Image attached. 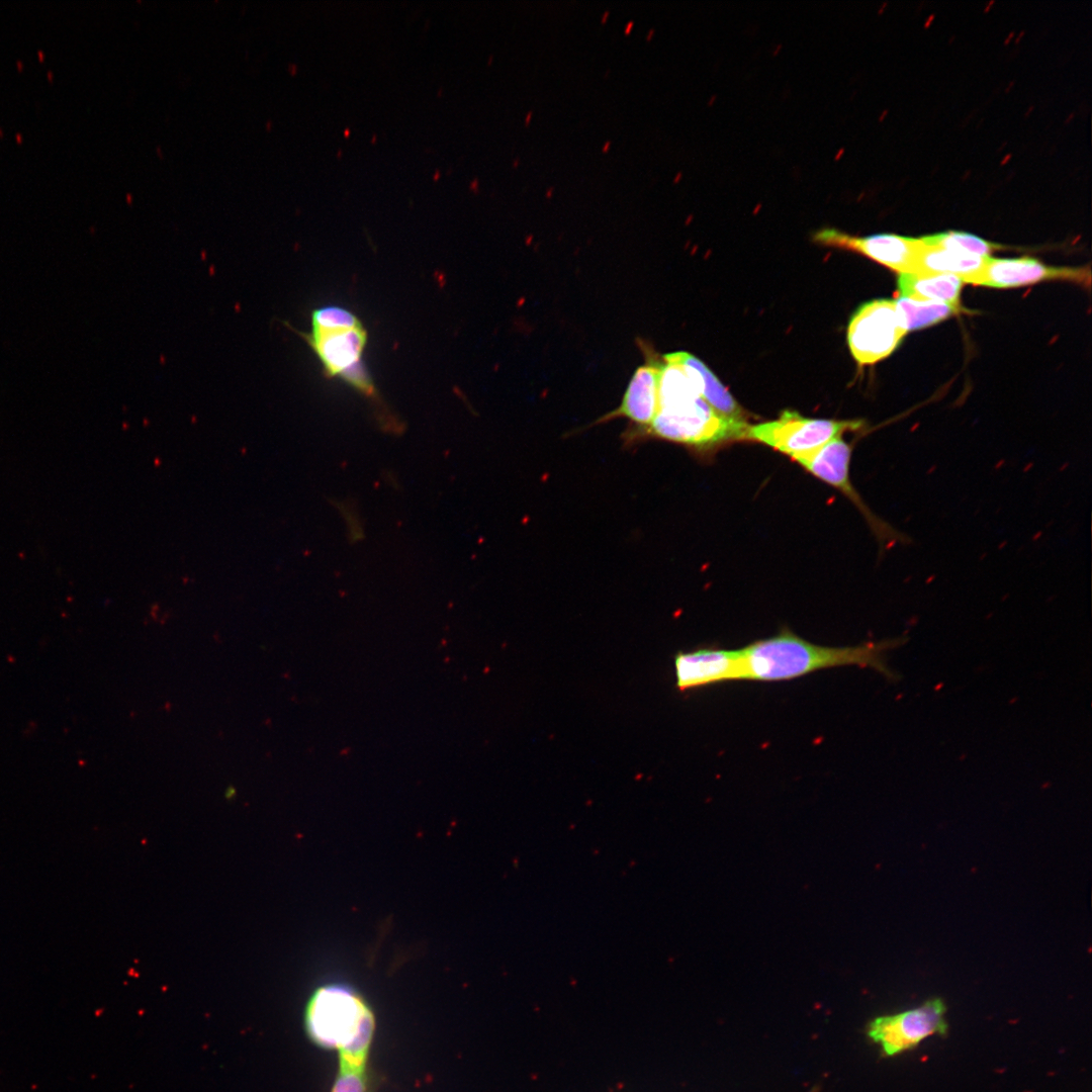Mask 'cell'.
I'll return each instance as SVG.
<instances>
[{
	"label": "cell",
	"instance_id": "obj_1",
	"mask_svg": "<svg viewBox=\"0 0 1092 1092\" xmlns=\"http://www.w3.org/2000/svg\"><path fill=\"white\" fill-rule=\"evenodd\" d=\"M898 641L864 642L856 646H821L805 640L788 628L741 648L742 680L782 681L795 679L824 668L856 665L872 667L885 675L892 673L884 652Z\"/></svg>",
	"mask_w": 1092,
	"mask_h": 1092
},
{
	"label": "cell",
	"instance_id": "obj_2",
	"mask_svg": "<svg viewBox=\"0 0 1092 1092\" xmlns=\"http://www.w3.org/2000/svg\"><path fill=\"white\" fill-rule=\"evenodd\" d=\"M304 1026L312 1042L326 1050L372 1043L375 1017L365 999L342 984L318 987L309 997Z\"/></svg>",
	"mask_w": 1092,
	"mask_h": 1092
},
{
	"label": "cell",
	"instance_id": "obj_3",
	"mask_svg": "<svg viewBox=\"0 0 1092 1092\" xmlns=\"http://www.w3.org/2000/svg\"><path fill=\"white\" fill-rule=\"evenodd\" d=\"M747 427V422L719 415L697 394L658 403L653 421L644 430L646 435L706 448L745 439Z\"/></svg>",
	"mask_w": 1092,
	"mask_h": 1092
},
{
	"label": "cell",
	"instance_id": "obj_4",
	"mask_svg": "<svg viewBox=\"0 0 1092 1092\" xmlns=\"http://www.w3.org/2000/svg\"><path fill=\"white\" fill-rule=\"evenodd\" d=\"M861 426L860 421L811 419L785 411L775 421L748 425L745 439L760 442L796 459L841 437L843 432Z\"/></svg>",
	"mask_w": 1092,
	"mask_h": 1092
},
{
	"label": "cell",
	"instance_id": "obj_5",
	"mask_svg": "<svg viewBox=\"0 0 1092 1092\" xmlns=\"http://www.w3.org/2000/svg\"><path fill=\"white\" fill-rule=\"evenodd\" d=\"M298 335L314 352L327 375L340 377L367 396L375 395L372 378L362 359L367 343L363 324L334 330L311 327L309 333Z\"/></svg>",
	"mask_w": 1092,
	"mask_h": 1092
},
{
	"label": "cell",
	"instance_id": "obj_6",
	"mask_svg": "<svg viewBox=\"0 0 1092 1092\" xmlns=\"http://www.w3.org/2000/svg\"><path fill=\"white\" fill-rule=\"evenodd\" d=\"M906 333L895 300L876 299L862 304L853 314L847 341L858 364H874L890 355Z\"/></svg>",
	"mask_w": 1092,
	"mask_h": 1092
},
{
	"label": "cell",
	"instance_id": "obj_7",
	"mask_svg": "<svg viewBox=\"0 0 1092 1092\" xmlns=\"http://www.w3.org/2000/svg\"><path fill=\"white\" fill-rule=\"evenodd\" d=\"M945 1011L941 999L934 998L917 1008L876 1018L870 1024L869 1035L887 1056H894L928 1036L945 1034Z\"/></svg>",
	"mask_w": 1092,
	"mask_h": 1092
},
{
	"label": "cell",
	"instance_id": "obj_8",
	"mask_svg": "<svg viewBox=\"0 0 1092 1092\" xmlns=\"http://www.w3.org/2000/svg\"><path fill=\"white\" fill-rule=\"evenodd\" d=\"M851 448L842 438L838 437L814 452L796 458L804 468L823 481L840 489L867 518L868 523L883 541L909 543L911 540L906 535L899 533L883 520L878 519L864 505L849 479V463Z\"/></svg>",
	"mask_w": 1092,
	"mask_h": 1092
},
{
	"label": "cell",
	"instance_id": "obj_9",
	"mask_svg": "<svg viewBox=\"0 0 1092 1092\" xmlns=\"http://www.w3.org/2000/svg\"><path fill=\"white\" fill-rule=\"evenodd\" d=\"M1089 268H1057L1029 258L993 259L987 257L983 267L964 282L997 288L1015 287L1045 280H1069L1090 284Z\"/></svg>",
	"mask_w": 1092,
	"mask_h": 1092
},
{
	"label": "cell",
	"instance_id": "obj_10",
	"mask_svg": "<svg viewBox=\"0 0 1092 1092\" xmlns=\"http://www.w3.org/2000/svg\"><path fill=\"white\" fill-rule=\"evenodd\" d=\"M675 687L685 692L693 689L742 680V656L740 649L729 650L703 647L677 652L673 657Z\"/></svg>",
	"mask_w": 1092,
	"mask_h": 1092
},
{
	"label": "cell",
	"instance_id": "obj_11",
	"mask_svg": "<svg viewBox=\"0 0 1092 1092\" xmlns=\"http://www.w3.org/2000/svg\"><path fill=\"white\" fill-rule=\"evenodd\" d=\"M815 241L823 245L861 253L900 274L912 272L921 245L920 239L893 234L858 238L834 229L819 231L815 235Z\"/></svg>",
	"mask_w": 1092,
	"mask_h": 1092
},
{
	"label": "cell",
	"instance_id": "obj_12",
	"mask_svg": "<svg viewBox=\"0 0 1092 1092\" xmlns=\"http://www.w3.org/2000/svg\"><path fill=\"white\" fill-rule=\"evenodd\" d=\"M662 363L650 361L639 366L630 379L622 402L601 421H610L624 417L647 428L653 421L658 408V386Z\"/></svg>",
	"mask_w": 1092,
	"mask_h": 1092
},
{
	"label": "cell",
	"instance_id": "obj_13",
	"mask_svg": "<svg viewBox=\"0 0 1092 1092\" xmlns=\"http://www.w3.org/2000/svg\"><path fill=\"white\" fill-rule=\"evenodd\" d=\"M663 359L682 366L696 382L702 398L719 415L746 422L745 413L713 372L697 357L687 352H674Z\"/></svg>",
	"mask_w": 1092,
	"mask_h": 1092
},
{
	"label": "cell",
	"instance_id": "obj_14",
	"mask_svg": "<svg viewBox=\"0 0 1092 1092\" xmlns=\"http://www.w3.org/2000/svg\"><path fill=\"white\" fill-rule=\"evenodd\" d=\"M987 257L927 246L921 241L910 274H948L960 277L964 282L983 267Z\"/></svg>",
	"mask_w": 1092,
	"mask_h": 1092
},
{
	"label": "cell",
	"instance_id": "obj_15",
	"mask_svg": "<svg viewBox=\"0 0 1092 1092\" xmlns=\"http://www.w3.org/2000/svg\"><path fill=\"white\" fill-rule=\"evenodd\" d=\"M963 280L954 275H920L903 273L898 278L901 296L921 300L946 303L961 308L960 295Z\"/></svg>",
	"mask_w": 1092,
	"mask_h": 1092
},
{
	"label": "cell",
	"instance_id": "obj_16",
	"mask_svg": "<svg viewBox=\"0 0 1092 1092\" xmlns=\"http://www.w3.org/2000/svg\"><path fill=\"white\" fill-rule=\"evenodd\" d=\"M895 302L907 332L934 325L961 310L946 303L921 301L903 296L897 298Z\"/></svg>",
	"mask_w": 1092,
	"mask_h": 1092
},
{
	"label": "cell",
	"instance_id": "obj_17",
	"mask_svg": "<svg viewBox=\"0 0 1092 1092\" xmlns=\"http://www.w3.org/2000/svg\"><path fill=\"white\" fill-rule=\"evenodd\" d=\"M920 239L927 246L981 257H987L994 250L1002 248L974 235L960 232H945Z\"/></svg>",
	"mask_w": 1092,
	"mask_h": 1092
},
{
	"label": "cell",
	"instance_id": "obj_18",
	"mask_svg": "<svg viewBox=\"0 0 1092 1092\" xmlns=\"http://www.w3.org/2000/svg\"><path fill=\"white\" fill-rule=\"evenodd\" d=\"M339 1066L331 1092H373L367 1064L338 1060Z\"/></svg>",
	"mask_w": 1092,
	"mask_h": 1092
},
{
	"label": "cell",
	"instance_id": "obj_19",
	"mask_svg": "<svg viewBox=\"0 0 1092 1092\" xmlns=\"http://www.w3.org/2000/svg\"><path fill=\"white\" fill-rule=\"evenodd\" d=\"M310 320L311 327L322 330L353 328L362 324L353 312L335 305L313 309Z\"/></svg>",
	"mask_w": 1092,
	"mask_h": 1092
},
{
	"label": "cell",
	"instance_id": "obj_20",
	"mask_svg": "<svg viewBox=\"0 0 1092 1092\" xmlns=\"http://www.w3.org/2000/svg\"><path fill=\"white\" fill-rule=\"evenodd\" d=\"M633 26H634V21H632V20H631V21H629V22H628V23L626 24L625 28H624V32H625V34H629V33H630V31L632 30Z\"/></svg>",
	"mask_w": 1092,
	"mask_h": 1092
},
{
	"label": "cell",
	"instance_id": "obj_21",
	"mask_svg": "<svg viewBox=\"0 0 1092 1092\" xmlns=\"http://www.w3.org/2000/svg\"><path fill=\"white\" fill-rule=\"evenodd\" d=\"M610 146H611V142H610V141H607V142L605 143V145H604L603 149H602V152H603V153H607V152L609 151V149H610Z\"/></svg>",
	"mask_w": 1092,
	"mask_h": 1092
},
{
	"label": "cell",
	"instance_id": "obj_22",
	"mask_svg": "<svg viewBox=\"0 0 1092 1092\" xmlns=\"http://www.w3.org/2000/svg\"><path fill=\"white\" fill-rule=\"evenodd\" d=\"M609 14H610V11H608V10L604 12V14L602 15V18H601L602 23H605L607 21Z\"/></svg>",
	"mask_w": 1092,
	"mask_h": 1092
},
{
	"label": "cell",
	"instance_id": "obj_23",
	"mask_svg": "<svg viewBox=\"0 0 1092 1092\" xmlns=\"http://www.w3.org/2000/svg\"><path fill=\"white\" fill-rule=\"evenodd\" d=\"M531 116H532V111H529L527 113V115H526V118H525V124L526 125H528L530 123Z\"/></svg>",
	"mask_w": 1092,
	"mask_h": 1092
},
{
	"label": "cell",
	"instance_id": "obj_24",
	"mask_svg": "<svg viewBox=\"0 0 1092 1092\" xmlns=\"http://www.w3.org/2000/svg\"><path fill=\"white\" fill-rule=\"evenodd\" d=\"M653 31H654L653 29H650V30L648 31V33H647V35H646V39H647V40H649V39L651 38V36H652V34H653Z\"/></svg>",
	"mask_w": 1092,
	"mask_h": 1092
},
{
	"label": "cell",
	"instance_id": "obj_25",
	"mask_svg": "<svg viewBox=\"0 0 1092 1092\" xmlns=\"http://www.w3.org/2000/svg\"><path fill=\"white\" fill-rule=\"evenodd\" d=\"M552 191H553V187H550V188H549V189L547 190V194H546V196H547V197L551 196V193H552Z\"/></svg>",
	"mask_w": 1092,
	"mask_h": 1092
},
{
	"label": "cell",
	"instance_id": "obj_26",
	"mask_svg": "<svg viewBox=\"0 0 1092 1092\" xmlns=\"http://www.w3.org/2000/svg\"><path fill=\"white\" fill-rule=\"evenodd\" d=\"M518 165H519V159H516V160L514 161L513 167H517Z\"/></svg>",
	"mask_w": 1092,
	"mask_h": 1092
}]
</instances>
